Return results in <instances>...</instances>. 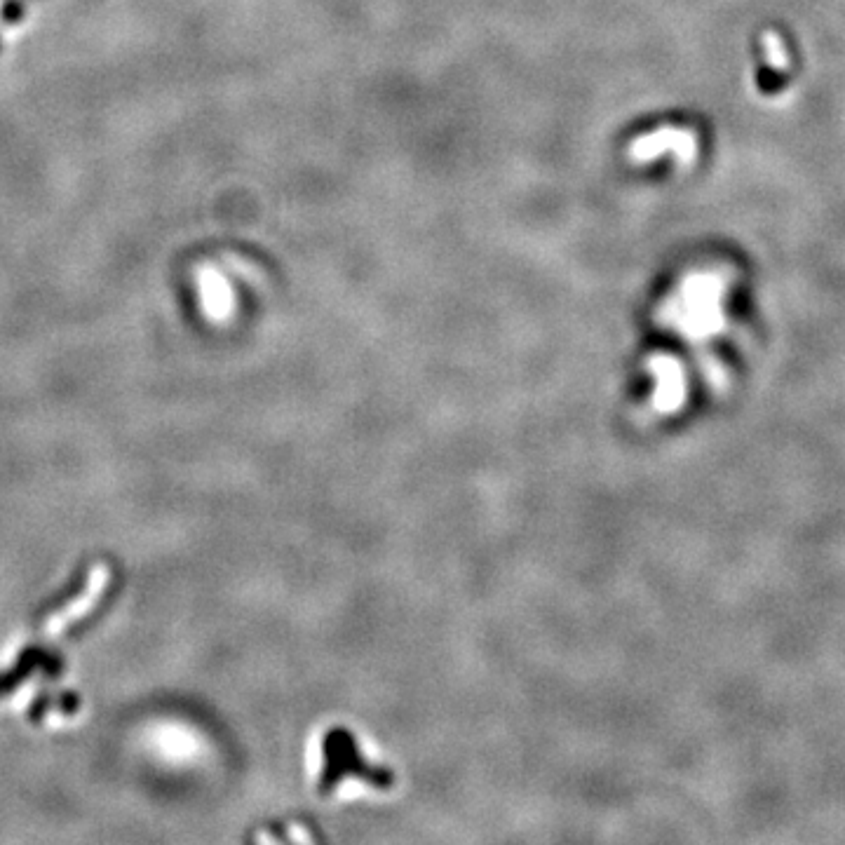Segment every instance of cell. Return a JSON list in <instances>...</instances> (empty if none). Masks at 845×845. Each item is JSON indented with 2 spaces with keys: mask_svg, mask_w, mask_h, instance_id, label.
Returning a JSON list of instances; mask_svg holds the SVG:
<instances>
[{
  "mask_svg": "<svg viewBox=\"0 0 845 845\" xmlns=\"http://www.w3.org/2000/svg\"><path fill=\"white\" fill-rule=\"evenodd\" d=\"M54 665H59L54 655L40 651V648H29V651L17 660V665L12 667L10 672L0 674V698L8 695L10 691H15L19 684H24L26 676H29L33 669H52Z\"/></svg>",
  "mask_w": 845,
  "mask_h": 845,
  "instance_id": "cell-1",
  "label": "cell"
},
{
  "mask_svg": "<svg viewBox=\"0 0 845 845\" xmlns=\"http://www.w3.org/2000/svg\"><path fill=\"white\" fill-rule=\"evenodd\" d=\"M756 83H759L761 92L777 94L784 85H787V78L770 69V66H759V76H756Z\"/></svg>",
  "mask_w": 845,
  "mask_h": 845,
  "instance_id": "cell-2",
  "label": "cell"
}]
</instances>
